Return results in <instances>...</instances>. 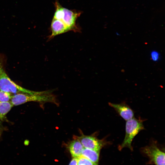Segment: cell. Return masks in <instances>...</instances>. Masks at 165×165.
<instances>
[{"label":"cell","mask_w":165,"mask_h":165,"mask_svg":"<svg viewBox=\"0 0 165 165\" xmlns=\"http://www.w3.org/2000/svg\"><path fill=\"white\" fill-rule=\"evenodd\" d=\"M11 102L13 105H18L29 101L56 104L55 96L50 91H37L34 94H17L12 96Z\"/></svg>","instance_id":"obj_1"},{"label":"cell","mask_w":165,"mask_h":165,"mask_svg":"<svg viewBox=\"0 0 165 165\" xmlns=\"http://www.w3.org/2000/svg\"><path fill=\"white\" fill-rule=\"evenodd\" d=\"M0 90L9 93L31 94L33 91L17 84L7 75L4 68L3 59L0 56Z\"/></svg>","instance_id":"obj_2"},{"label":"cell","mask_w":165,"mask_h":165,"mask_svg":"<svg viewBox=\"0 0 165 165\" xmlns=\"http://www.w3.org/2000/svg\"><path fill=\"white\" fill-rule=\"evenodd\" d=\"M144 129L143 121L133 118L127 121L126 124V134L124 140L119 147V149L127 147L132 149L131 143L134 137L141 130Z\"/></svg>","instance_id":"obj_3"},{"label":"cell","mask_w":165,"mask_h":165,"mask_svg":"<svg viewBox=\"0 0 165 165\" xmlns=\"http://www.w3.org/2000/svg\"><path fill=\"white\" fill-rule=\"evenodd\" d=\"M80 132L79 136H75L84 148L100 152L101 149L106 144V141L104 139H99L94 135H85Z\"/></svg>","instance_id":"obj_4"},{"label":"cell","mask_w":165,"mask_h":165,"mask_svg":"<svg viewBox=\"0 0 165 165\" xmlns=\"http://www.w3.org/2000/svg\"><path fill=\"white\" fill-rule=\"evenodd\" d=\"M63 17L62 20L69 29L70 31L79 32L80 29L76 24L77 18L80 16L81 12L63 8Z\"/></svg>","instance_id":"obj_5"},{"label":"cell","mask_w":165,"mask_h":165,"mask_svg":"<svg viewBox=\"0 0 165 165\" xmlns=\"http://www.w3.org/2000/svg\"><path fill=\"white\" fill-rule=\"evenodd\" d=\"M143 152L155 165H165V153L154 144L143 148Z\"/></svg>","instance_id":"obj_6"},{"label":"cell","mask_w":165,"mask_h":165,"mask_svg":"<svg viewBox=\"0 0 165 165\" xmlns=\"http://www.w3.org/2000/svg\"><path fill=\"white\" fill-rule=\"evenodd\" d=\"M109 105L113 108L119 115L127 121L134 118V113L132 109L124 103L119 104L109 103Z\"/></svg>","instance_id":"obj_7"},{"label":"cell","mask_w":165,"mask_h":165,"mask_svg":"<svg viewBox=\"0 0 165 165\" xmlns=\"http://www.w3.org/2000/svg\"><path fill=\"white\" fill-rule=\"evenodd\" d=\"M50 29L51 33L48 39H52L55 36L70 31L68 28L63 22L60 20L53 18L51 22Z\"/></svg>","instance_id":"obj_8"},{"label":"cell","mask_w":165,"mask_h":165,"mask_svg":"<svg viewBox=\"0 0 165 165\" xmlns=\"http://www.w3.org/2000/svg\"><path fill=\"white\" fill-rule=\"evenodd\" d=\"M70 142L68 148L73 158H78L81 156L84 147L80 141L76 137Z\"/></svg>","instance_id":"obj_9"},{"label":"cell","mask_w":165,"mask_h":165,"mask_svg":"<svg viewBox=\"0 0 165 165\" xmlns=\"http://www.w3.org/2000/svg\"><path fill=\"white\" fill-rule=\"evenodd\" d=\"M99 152L84 148L81 156L90 161L94 165H98Z\"/></svg>","instance_id":"obj_10"},{"label":"cell","mask_w":165,"mask_h":165,"mask_svg":"<svg viewBox=\"0 0 165 165\" xmlns=\"http://www.w3.org/2000/svg\"><path fill=\"white\" fill-rule=\"evenodd\" d=\"M13 105L11 101L0 102V119H2L10 110Z\"/></svg>","instance_id":"obj_11"},{"label":"cell","mask_w":165,"mask_h":165,"mask_svg":"<svg viewBox=\"0 0 165 165\" xmlns=\"http://www.w3.org/2000/svg\"><path fill=\"white\" fill-rule=\"evenodd\" d=\"M55 5L56 10L53 18L61 20L64 16L63 7L57 2H55Z\"/></svg>","instance_id":"obj_12"},{"label":"cell","mask_w":165,"mask_h":165,"mask_svg":"<svg viewBox=\"0 0 165 165\" xmlns=\"http://www.w3.org/2000/svg\"><path fill=\"white\" fill-rule=\"evenodd\" d=\"M12 97L11 93L0 90V102L9 101Z\"/></svg>","instance_id":"obj_13"},{"label":"cell","mask_w":165,"mask_h":165,"mask_svg":"<svg viewBox=\"0 0 165 165\" xmlns=\"http://www.w3.org/2000/svg\"><path fill=\"white\" fill-rule=\"evenodd\" d=\"M77 165H94L93 163L86 158L81 156L77 158Z\"/></svg>","instance_id":"obj_14"},{"label":"cell","mask_w":165,"mask_h":165,"mask_svg":"<svg viewBox=\"0 0 165 165\" xmlns=\"http://www.w3.org/2000/svg\"><path fill=\"white\" fill-rule=\"evenodd\" d=\"M150 58L153 61H157L160 58V54L158 51L155 50L152 51L150 53Z\"/></svg>","instance_id":"obj_15"},{"label":"cell","mask_w":165,"mask_h":165,"mask_svg":"<svg viewBox=\"0 0 165 165\" xmlns=\"http://www.w3.org/2000/svg\"><path fill=\"white\" fill-rule=\"evenodd\" d=\"M69 165H77V158H73Z\"/></svg>","instance_id":"obj_16"},{"label":"cell","mask_w":165,"mask_h":165,"mask_svg":"<svg viewBox=\"0 0 165 165\" xmlns=\"http://www.w3.org/2000/svg\"><path fill=\"white\" fill-rule=\"evenodd\" d=\"M1 119H0V123H1Z\"/></svg>","instance_id":"obj_17"}]
</instances>
